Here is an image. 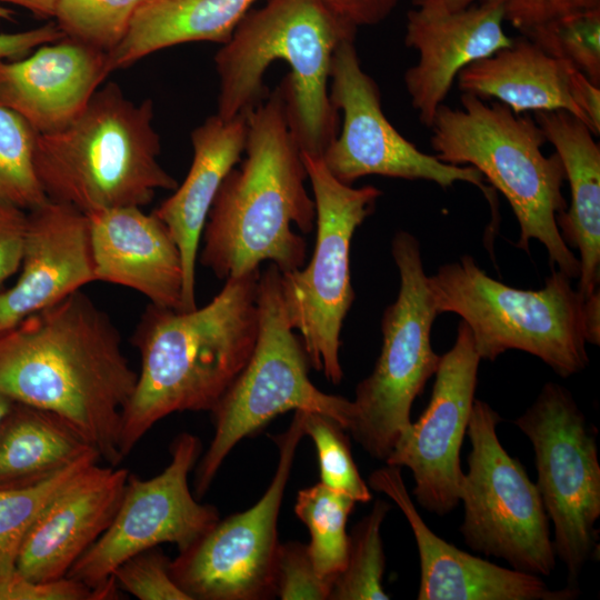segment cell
<instances>
[{
  "mask_svg": "<svg viewBox=\"0 0 600 600\" xmlns=\"http://www.w3.org/2000/svg\"><path fill=\"white\" fill-rule=\"evenodd\" d=\"M137 379L117 327L81 290L0 333V391L70 421L111 467L123 460L121 417Z\"/></svg>",
  "mask_w": 600,
  "mask_h": 600,
  "instance_id": "1",
  "label": "cell"
},
{
  "mask_svg": "<svg viewBox=\"0 0 600 600\" xmlns=\"http://www.w3.org/2000/svg\"><path fill=\"white\" fill-rule=\"evenodd\" d=\"M259 278L260 270L228 278L210 302L188 311L147 306L132 334L141 368L121 417L122 458L164 417L216 407L253 351Z\"/></svg>",
  "mask_w": 600,
  "mask_h": 600,
  "instance_id": "2",
  "label": "cell"
},
{
  "mask_svg": "<svg viewBox=\"0 0 600 600\" xmlns=\"http://www.w3.org/2000/svg\"><path fill=\"white\" fill-rule=\"evenodd\" d=\"M244 159L222 181L209 211L198 253L219 279L259 270L263 261L281 273L304 266L313 230L314 201L301 149L291 130L283 80L247 120Z\"/></svg>",
  "mask_w": 600,
  "mask_h": 600,
  "instance_id": "3",
  "label": "cell"
},
{
  "mask_svg": "<svg viewBox=\"0 0 600 600\" xmlns=\"http://www.w3.org/2000/svg\"><path fill=\"white\" fill-rule=\"evenodd\" d=\"M357 30L323 0H266L243 17L214 56L216 114L223 120L248 116L268 96L270 64L283 61L290 69L282 80L291 130L302 152L322 156L339 128L329 98L332 57Z\"/></svg>",
  "mask_w": 600,
  "mask_h": 600,
  "instance_id": "4",
  "label": "cell"
},
{
  "mask_svg": "<svg viewBox=\"0 0 600 600\" xmlns=\"http://www.w3.org/2000/svg\"><path fill=\"white\" fill-rule=\"evenodd\" d=\"M153 102H136L116 82L101 86L63 129L38 134L34 169L47 196L86 214L149 204L178 181L161 166Z\"/></svg>",
  "mask_w": 600,
  "mask_h": 600,
  "instance_id": "5",
  "label": "cell"
},
{
  "mask_svg": "<svg viewBox=\"0 0 600 600\" xmlns=\"http://www.w3.org/2000/svg\"><path fill=\"white\" fill-rule=\"evenodd\" d=\"M461 108L441 104L430 124L431 146L442 162L476 168L500 191L519 222L517 247L528 250L532 239L542 243L554 266L571 279L580 261L561 237L557 216L567 209L566 180L557 156H544L546 138L529 116L512 112L500 102L486 103L463 93Z\"/></svg>",
  "mask_w": 600,
  "mask_h": 600,
  "instance_id": "6",
  "label": "cell"
},
{
  "mask_svg": "<svg viewBox=\"0 0 600 600\" xmlns=\"http://www.w3.org/2000/svg\"><path fill=\"white\" fill-rule=\"evenodd\" d=\"M428 286L438 313H456L468 326L481 360L521 350L563 378L589 364L584 298L560 270L552 268L543 288L523 290L489 277L466 254L428 276Z\"/></svg>",
  "mask_w": 600,
  "mask_h": 600,
  "instance_id": "7",
  "label": "cell"
},
{
  "mask_svg": "<svg viewBox=\"0 0 600 600\" xmlns=\"http://www.w3.org/2000/svg\"><path fill=\"white\" fill-rule=\"evenodd\" d=\"M258 338L253 351L226 393L210 411L214 434L197 467L196 494L209 489L223 460L243 438L290 410L319 412L347 430L351 400L319 390L309 379L304 346L288 319L281 272L269 263L260 273Z\"/></svg>",
  "mask_w": 600,
  "mask_h": 600,
  "instance_id": "8",
  "label": "cell"
},
{
  "mask_svg": "<svg viewBox=\"0 0 600 600\" xmlns=\"http://www.w3.org/2000/svg\"><path fill=\"white\" fill-rule=\"evenodd\" d=\"M391 253L399 272V291L383 311L380 354L372 372L356 388L347 428L369 456L383 461L411 424L412 403L440 361L431 346V328L439 313L420 243L399 230L392 238Z\"/></svg>",
  "mask_w": 600,
  "mask_h": 600,
  "instance_id": "9",
  "label": "cell"
},
{
  "mask_svg": "<svg viewBox=\"0 0 600 600\" xmlns=\"http://www.w3.org/2000/svg\"><path fill=\"white\" fill-rule=\"evenodd\" d=\"M316 207L317 236L309 264L281 273L288 319L300 333L310 367L333 384L341 382L340 333L354 301L350 244L357 228L382 194L373 186L354 188L339 181L321 156L302 152Z\"/></svg>",
  "mask_w": 600,
  "mask_h": 600,
  "instance_id": "10",
  "label": "cell"
},
{
  "mask_svg": "<svg viewBox=\"0 0 600 600\" xmlns=\"http://www.w3.org/2000/svg\"><path fill=\"white\" fill-rule=\"evenodd\" d=\"M499 413L474 399L467 434L471 449L462 476L461 534L472 550L506 560L512 569L550 576L556 552L549 518L524 467L500 443Z\"/></svg>",
  "mask_w": 600,
  "mask_h": 600,
  "instance_id": "11",
  "label": "cell"
},
{
  "mask_svg": "<svg viewBox=\"0 0 600 600\" xmlns=\"http://www.w3.org/2000/svg\"><path fill=\"white\" fill-rule=\"evenodd\" d=\"M528 437L537 469L536 487L554 530L556 556L574 587L593 553L600 517V463L593 430L571 392L547 382L514 420Z\"/></svg>",
  "mask_w": 600,
  "mask_h": 600,
  "instance_id": "12",
  "label": "cell"
},
{
  "mask_svg": "<svg viewBox=\"0 0 600 600\" xmlns=\"http://www.w3.org/2000/svg\"><path fill=\"white\" fill-rule=\"evenodd\" d=\"M304 434L302 410L272 440L279 449L276 473L260 500L218 520L171 560L176 583L191 600H262L276 597L280 542L278 517L294 456Z\"/></svg>",
  "mask_w": 600,
  "mask_h": 600,
  "instance_id": "13",
  "label": "cell"
},
{
  "mask_svg": "<svg viewBox=\"0 0 600 600\" xmlns=\"http://www.w3.org/2000/svg\"><path fill=\"white\" fill-rule=\"evenodd\" d=\"M354 39L342 40L331 62L329 98L342 112V127L321 158L332 176L347 184L382 176L427 180L443 189L462 181L479 188L492 206V188L476 168L449 164L422 152L391 124L379 87L361 68Z\"/></svg>",
  "mask_w": 600,
  "mask_h": 600,
  "instance_id": "14",
  "label": "cell"
},
{
  "mask_svg": "<svg viewBox=\"0 0 600 600\" xmlns=\"http://www.w3.org/2000/svg\"><path fill=\"white\" fill-rule=\"evenodd\" d=\"M200 452V440L184 432L173 440L171 461L158 476L141 479L129 473L109 527L67 577L96 589L130 557L162 543H173L180 552L207 532L219 512L198 502L188 482Z\"/></svg>",
  "mask_w": 600,
  "mask_h": 600,
  "instance_id": "15",
  "label": "cell"
},
{
  "mask_svg": "<svg viewBox=\"0 0 600 600\" xmlns=\"http://www.w3.org/2000/svg\"><path fill=\"white\" fill-rule=\"evenodd\" d=\"M480 361L471 331L461 320L453 346L440 356L428 407L411 422L384 461L411 470L417 502L438 516H446L460 502L463 476L460 450L474 401Z\"/></svg>",
  "mask_w": 600,
  "mask_h": 600,
  "instance_id": "16",
  "label": "cell"
},
{
  "mask_svg": "<svg viewBox=\"0 0 600 600\" xmlns=\"http://www.w3.org/2000/svg\"><path fill=\"white\" fill-rule=\"evenodd\" d=\"M368 484L383 492L404 514L419 553L418 600H570L574 587L551 590L540 576L507 569L483 560L438 537L420 517L400 468L374 470Z\"/></svg>",
  "mask_w": 600,
  "mask_h": 600,
  "instance_id": "17",
  "label": "cell"
},
{
  "mask_svg": "<svg viewBox=\"0 0 600 600\" xmlns=\"http://www.w3.org/2000/svg\"><path fill=\"white\" fill-rule=\"evenodd\" d=\"M19 270L0 292V333L97 281L88 214L51 200L28 211Z\"/></svg>",
  "mask_w": 600,
  "mask_h": 600,
  "instance_id": "18",
  "label": "cell"
},
{
  "mask_svg": "<svg viewBox=\"0 0 600 600\" xmlns=\"http://www.w3.org/2000/svg\"><path fill=\"white\" fill-rule=\"evenodd\" d=\"M503 21V1L474 4L457 12L418 8L408 12L404 42L418 52V61L403 79L423 124L430 127L462 69L511 44Z\"/></svg>",
  "mask_w": 600,
  "mask_h": 600,
  "instance_id": "19",
  "label": "cell"
},
{
  "mask_svg": "<svg viewBox=\"0 0 600 600\" xmlns=\"http://www.w3.org/2000/svg\"><path fill=\"white\" fill-rule=\"evenodd\" d=\"M110 72L108 53L64 37L0 60V106L38 134L52 133L83 111Z\"/></svg>",
  "mask_w": 600,
  "mask_h": 600,
  "instance_id": "20",
  "label": "cell"
},
{
  "mask_svg": "<svg viewBox=\"0 0 600 600\" xmlns=\"http://www.w3.org/2000/svg\"><path fill=\"white\" fill-rule=\"evenodd\" d=\"M129 473L97 463L57 494L26 534L16 570L34 581L67 577L109 527Z\"/></svg>",
  "mask_w": 600,
  "mask_h": 600,
  "instance_id": "21",
  "label": "cell"
},
{
  "mask_svg": "<svg viewBox=\"0 0 600 600\" xmlns=\"http://www.w3.org/2000/svg\"><path fill=\"white\" fill-rule=\"evenodd\" d=\"M97 281L140 292L150 303L182 311V261L167 227L139 207L88 214Z\"/></svg>",
  "mask_w": 600,
  "mask_h": 600,
  "instance_id": "22",
  "label": "cell"
},
{
  "mask_svg": "<svg viewBox=\"0 0 600 600\" xmlns=\"http://www.w3.org/2000/svg\"><path fill=\"white\" fill-rule=\"evenodd\" d=\"M248 116L207 118L191 132L192 161L181 184L152 213L167 227L182 261V311L197 308L196 263L202 231L227 174L241 160Z\"/></svg>",
  "mask_w": 600,
  "mask_h": 600,
  "instance_id": "23",
  "label": "cell"
},
{
  "mask_svg": "<svg viewBox=\"0 0 600 600\" xmlns=\"http://www.w3.org/2000/svg\"><path fill=\"white\" fill-rule=\"evenodd\" d=\"M534 120L569 181L570 206L557 224L567 246L579 250L578 291L587 298L600 282V147L591 129L566 110L538 111Z\"/></svg>",
  "mask_w": 600,
  "mask_h": 600,
  "instance_id": "24",
  "label": "cell"
},
{
  "mask_svg": "<svg viewBox=\"0 0 600 600\" xmlns=\"http://www.w3.org/2000/svg\"><path fill=\"white\" fill-rule=\"evenodd\" d=\"M571 66L521 36L512 38L509 47L462 69L458 87L463 93L494 98L517 114L566 110L588 126L569 92Z\"/></svg>",
  "mask_w": 600,
  "mask_h": 600,
  "instance_id": "25",
  "label": "cell"
},
{
  "mask_svg": "<svg viewBox=\"0 0 600 600\" xmlns=\"http://www.w3.org/2000/svg\"><path fill=\"white\" fill-rule=\"evenodd\" d=\"M258 0H147L120 44L108 53L111 72L188 42L229 40Z\"/></svg>",
  "mask_w": 600,
  "mask_h": 600,
  "instance_id": "26",
  "label": "cell"
},
{
  "mask_svg": "<svg viewBox=\"0 0 600 600\" xmlns=\"http://www.w3.org/2000/svg\"><path fill=\"white\" fill-rule=\"evenodd\" d=\"M93 449L63 417L13 401L0 422V489L37 484Z\"/></svg>",
  "mask_w": 600,
  "mask_h": 600,
  "instance_id": "27",
  "label": "cell"
},
{
  "mask_svg": "<svg viewBox=\"0 0 600 600\" xmlns=\"http://www.w3.org/2000/svg\"><path fill=\"white\" fill-rule=\"evenodd\" d=\"M356 501L319 482L298 492L297 517L310 533L308 550L319 576L333 584L343 571L349 550L347 521Z\"/></svg>",
  "mask_w": 600,
  "mask_h": 600,
  "instance_id": "28",
  "label": "cell"
},
{
  "mask_svg": "<svg viewBox=\"0 0 600 600\" xmlns=\"http://www.w3.org/2000/svg\"><path fill=\"white\" fill-rule=\"evenodd\" d=\"M100 460L99 452L93 449L37 484L0 489V574L16 568L22 541L42 510Z\"/></svg>",
  "mask_w": 600,
  "mask_h": 600,
  "instance_id": "29",
  "label": "cell"
},
{
  "mask_svg": "<svg viewBox=\"0 0 600 600\" xmlns=\"http://www.w3.org/2000/svg\"><path fill=\"white\" fill-rule=\"evenodd\" d=\"M390 504L377 500L349 534V550L343 571L334 579L329 599L388 600L383 590L384 551L381 527Z\"/></svg>",
  "mask_w": 600,
  "mask_h": 600,
  "instance_id": "30",
  "label": "cell"
},
{
  "mask_svg": "<svg viewBox=\"0 0 600 600\" xmlns=\"http://www.w3.org/2000/svg\"><path fill=\"white\" fill-rule=\"evenodd\" d=\"M37 136L24 119L0 106V204L31 211L49 200L34 169Z\"/></svg>",
  "mask_w": 600,
  "mask_h": 600,
  "instance_id": "31",
  "label": "cell"
},
{
  "mask_svg": "<svg viewBox=\"0 0 600 600\" xmlns=\"http://www.w3.org/2000/svg\"><path fill=\"white\" fill-rule=\"evenodd\" d=\"M147 0H58L53 18L66 38L106 53L126 37Z\"/></svg>",
  "mask_w": 600,
  "mask_h": 600,
  "instance_id": "32",
  "label": "cell"
},
{
  "mask_svg": "<svg viewBox=\"0 0 600 600\" xmlns=\"http://www.w3.org/2000/svg\"><path fill=\"white\" fill-rule=\"evenodd\" d=\"M522 36L600 86V8L559 18Z\"/></svg>",
  "mask_w": 600,
  "mask_h": 600,
  "instance_id": "33",
  "label": "cell"
},
{
  "mask_svg": "<svg viewBox=\"0 0 600 600\" xmlns=\"http://www.w3.org/2000/svg\"><path fill=\"white\" fill-rule=\"evenodd\" d=\"M302 419L304 434L312 439L317 450L320 482L356 502H368L371 499L369 486L352 458L346 430L319 412L302 410Z\"/></svg>",
  "mask_w": 600,
  "mask_h": 600,
  "instance_id": "34",
  "label": "cell"
},
{
  "mask_svg": "<svg viewBox=\"0 0 600 600\" xmlns=\"http://www.w3.org/2000/svg\"><path fill=\"white\" fill-rule=\"evenodd\" d=\"M170 563L156 547L124 560L111 577L120 590L140 600H191L173 580Z\"/></svg>",
  "mask_w": 600,
  "mask_h": 600,
  "instance_id": "35",
  "label": "cell"
},
{
  "mask_svg": "<svg viewBox=\"0 0 600 600\" xmlns=\"http://www.w3.org/2000/svg\"><path fill=\"white\" fill-rule=\"evenodd\" d=\"M332 584L317 572L308 544L280 543L276 567V596L282 600L329 599Z\"/></svg>",
  "mask_w": 600,
  "mask_h": 600,
  "instance_id": "36",
  "label": "cell"
},
{
  "mask_svg": "<svg viewBox=\"0 0 600 600\" xmlns=\"http://www.w3.org/2000/svg\"><path fill=\"white\" fill-rule=\"evenodd\" d=\"M0 600H100V597L94 589L69 577L34 581L14 568L0 574Z\"/></svg>",
  "mask_w": 600,
  "mask_h": 600,
  "instance_id": "37",
  "label": "cell"
},
{
  "mask_svg": "<svg viewBox=\"0 0 600 600\" xmlns=\"http://www.w3.org/2000/svg\"><path fill=\"white\" fill-rule=\"evenodd\" d=\"M598 8L600 0H503L504 20L522 34L559 18Z\"/></svg>",
  "mask_w": 600,
  "mask_h": 600,
  "instance_id": "38",
  "label": "cell"
},
{
  "mask_svg": "<svg viewBox=\"0 0 600 600\" xmlns=\"http://www.w3.org/2000/svg\"><path fill=\"white\" fill-rule=\"evenodd\" d=\"M28 211L0 204V292L21 264Z\"/></svg>",
  "mask_w": 600,
  "mask_h": 600,
  "instance_id": "39",
  "label": "cell"
},
{
  "mask_svg": "<svg viewBox=\"0 0 600 600\" xmlns=\"http://www.w3.org/2000/svg\"><path fill=\"white\" fill-rule=\"evenodd\" d=\"M343 22L358 29L382 22L400 0H323Z\"/></svg>",
  "mask_w": 600,
  "mask_h": 600,
  "instance_id": "40",
  "label": "cell"
},
{
  "mask_svg": "<svg viewBox=\"0 0 600 600\" xmlns=\"http://www.w3.org/2000/svg\"><path fill=\"white\" fill-rule=\"evenodd\" d=\"M64 38L54 22L19 31L0 33V60H16L31 53L36 48Z\"/></svg>",
  "mask_w": 600,
  "mask_h": 600,
  "instance_id": "41",
  "label": "cell"
},
{
  "mask_svg": "<svg viewBox=\"0 0 600 600\" xmlns=\"http://www.w3.org/2000/svg\"><path fill=\"white\" fill-rule=\"evenodd\" d=\"M569 92L594 136L600 132V86L590 81L573 66L569 69Z\"/></svg>",
  "mask_w": 600,
  "mask_h": 600,
  "instance_id": "42",
  "label": "cell"
},
{
  "mask_svg": "<svg viewBox=\"0 0 600 600\" xmlns=\"http://www.w3.org/2000/svg\"><path fill=\"white\" fill-rule=\"evenodd\" d=\"M583 327L587 343L600 344V292L597 290L584 298Z\"/></svg>",
  "mask_w": 600,
  "mask_h": 600,
  "instance_id": "43",
  "label": "cell"
},
{
  "mask_svg": "<svg viewBox=\"0 0 600 600\" xmlns=\"http://www.w3.org/2000/svg\"><path fill=\"white\" fill-rule=\"evenodd\" d=\"M503 0H412L416 8L434 12H457L474 4Z\"/></svg>",
  "mask_w": 600,
  "mask_h": 600,
  "instance_id": "44",
  "label": "cell"
},
{
  "mask_svg": "<svg viewBox=\"0 0 600 600\" xmlns=\"http://www.w3.org/2000/svg\"><path fill=\"white\" fill-rule=\"evenodd\" d=\"M57 2L58 0H0L1 6H18L43 19L53 18Z\"/></svg>",
  "mask_w": 600,
  "mask_h": 600,
  "instance_id": "45",
  "label": "cell"
},
{
  "mask_svg": "<svg viewBox=\"0 0 600 600\" xmlns=\"http://www.w3.org/2000/svg\"><path fill=\"white\" fill-rule=\"evenodd\" d=\"M13 400L0 391V422L11 408Z\"/></svg>",
  "mask_w": 600,
  "mask_h": 600,
  "instance_id": "46",
  "label": "cell"
},
{
  "mask_svg": "<svg viewBox=\"0 0 600 600\" xmlns=\"http://www.w3.org/2000/svg\"><path fill=\"white\" fill-rule=\"evenodd\" d=\"M13 17L14 12L10 8L0 4V19L12 21Z\"/></svg>",
  "mask_w": 600,
  "mask_h": 600,
  "instance_id": "47",
  "label": "cell"
}]
</instances>
